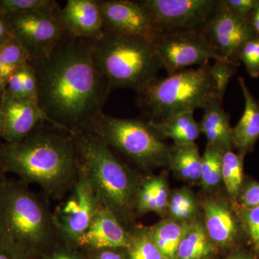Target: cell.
<instances>
[{
    "label": "cell",
    "instance_id": "cell-1",
    "mask_svg": "<svg viewBox=\"0 0 259 259\" xmlns=\"http://www.w3.org/2000/svg\"><path fill=\"white\" fill-rule=\"evenodd\" d=\"M93 41L66 34L47 56L29 63L44 120L73 136L92 131L112 90L95 64Z\"/></svg>",
    "mask_w": 259,
    "mask_h": 259
},
{
    "label": "cell",
    "instance_id": "cell-2",
    "mask_svg": "<svg viewBox=\"0 0 259 259\" xmlns=\"http://www.w3.org/2000/svg\"><path fill=\"white\" fill-rule=\"evenodd\" d=\"M0 163L5 174L38 186L48 199L54 201L69 194L79 174L74 136L47 121L22 141L0 144Z\"/></svg>",
    "mask_w": 259,
    "mask_h": 259
},
{
    "label": "cell",
    "instance_id": "cell-3",
    "mask_svg": "<svg viewBox=\"0 0 259 259\" xmlns=\"http://www.w3.org/2000/svg\"><path fill=\"white\" fill-rule=\"evenodd\" d=\"M0 239L24 259H37L58 241L49 199L21 181L0 189Z\"/></svg>",
    "mask_w": 259,
    "mask_h": 259
},
{
    "label": "cell",
    "instance_id": "cell-4",
    "mask_svg": "<svg viewBox=\"0 0 259 259\" xmlns=\"http://www.w3.org/2000/svg\"><path fill=\"white\" fill-rule=\"evenodd\" d=\"M74 136L79 169L88 177L100 203L124 226L132 223L136 214L135 201L141 180L95 133Z\"/></svg>",
    "mask_w": 259,
    "mask_h": 259
},
{
    "label": "cell",
    "instance_id": "cell-5",
    "mask_svg": "<svg viewBox=\"0 0 259 259\" xmlns=\"http://www.w3.org/2000/svg\"><path fill=\"white\" fill-rule=\"evenodd\" d=\"M136 93L140 108L153 122L203 110L214 99L223 101L209 64L155 78Z\"/></svg>",
    "mask_w": 259,
    "mask_h": 259
},
{
    "label": "cell",
    "instance_id": "cell-6",
    "mask_svg": "<svg viewBox=\"0 0 259 259\" xmlns=\"http://www.w3.org/2000/svg\"><path fill=\"white\" fill-rule=\"evenodd\" d=\"M92 50L97 69L112 90L129 88L138 93L162 69L153 42L144 37L104 32L93 40Z\"/></svg>",
    "mask_w": 259,
    "mask_h": 259
},
{
    "label": "cell",
    "instance_id": "cell-7",
    "mask_svg": "<svg viewBox=\"0 0 259 259\" xmlns=\"http://www.w3.org/2000/svg\"><path fill=\"white\" fill-rule=\"evenodd\" d=\"M92 131L143 169L168 165L170 147L148 122L103 113Z\"/></svg>",
    "mask_w": 259,
    "mask_h": 259
},
{
    "label": "cell",
    "instance_id": "cell-8",
    "mask_svg": "<svg viewBox=\"0 0 259 259\" xmlns=\"http://www.w3.org/2000/svg\"><path fill=\"white\" fill-rule=\"evenodd\" d=\"M101 205L88 177L79 169L74 187L53 211L58 241L78 247Z\"/></svg>",
    "mask_w": 259,
    "mask_h": 259
},
{
    "label": "cell",
    "instance_id": "cell-9",
    "mask_svg": "<svg viewBox=\"0 0 259 259\" xmlns=\"http://www.w3.org/2000/svg\"><path fill=\"white\" fill-rule=\"evenodd\" d=\"M60 6L8 17L10 30L25 47L31 61L47 56L66 34Z\"/></svg>",
    "mask_w": 259,
    "mask_h": 259
},
{
    "label": "cell",
    "instance_id": "cell-10",
    "mask_svg": "<svg viewBox=\"0 0 259 259\" xmlns=\"http://www.w3.org/2000/svg\"><path fill=\"white\" fill-rule=\"evenodd\" d=\"M220 0H139L152 19L159 35L202 32Z\"/></svg>",
    "mask_w": 259,
    "mask_h": 259
},
{
    "label": "cell",
    "instance_id": "cell-11",
    "mask_svg": "<svg viewBox=\"0 0 259 259\" xmlns=\"http://www.w3.org/2000/svg\"><path fill=\"white\" fill-rule=\"evenodd\" d=\"M162 69L168 75L191 66H204L209 60L223 61L214 52L201 32L162 34L153 41Z\"/></svg>",
    "mask_w": 259,
    "mask_h": 259
},
{
    "label": "cell",
    "instance_id": "cell-12",
    "mask_svg": "<svg viewBox=\"0 0 259 259\" xmlns=\"http://www.w3.org/2000/svg\"><path fill=\"white\" fill-rule=\"evenodd\" d=\"M201 32L223 61L237 66H240L238 55L242 47L258 37L250 25L249 18L232 13L223 0H220L212 18Z\"/></svg>",
    "mask_w": 259,
    "mask_h": 259
},
{
    "label": "cell",
    "instance_id": "cell-13",
    "mask_svg": "<svg viewBox=\"0 0 259 259\" xmlns=\"http://www.w3.org/2000/svg\"><path fill=\"white\" fill-rule=\"evenodd\" d=\"M104 32L141 37L153 41L159 35L152 19L139 1L99 0Z\"/></svg>",
    "mask_w": 259,
    "mask_h": 259
},
{
    "label": "cell",
    "instance_id": "cell-14",
    "mask_svg": "<svg viewBox=\"0 0 259 259\" xmlns=\"http://www.w3.org/2000/svg\"><path fill=\"white\" fill-rule=\"evenodd\" d=\"M0 109L4 121L2 139L5 142L22 141L45 121L36 101L14 96L7 90L0 98Z\"/></svg>",
    "mask_w": 259,
    "mask_h": 259
},
{
    "label": "cell",
    "instance_id": "cell-15",
    "mask_svg": "<svg viewBox=\"0 0 259 259\" xmlns=\"http://www.w3.org/2000/svg\"><path fill=\"white\" fill-rule=\"evenodd\" d=\"M131 234L115 214L101 205L78 242L83 250L125 249Z\"/></svg>",
    "mask_w": 259,
    "mask_h": 259
},
{
    "label": "cell",
    "instance_id": "cell-16",
    "mask_svg": "<svg viewBox=\"0 0 259 259\" xmlns=\"http://www.w3.org/2000/svg\"><path fill=\"white\" fill-rule=\"evenodd\" d=\"M61 23L72 36L96 40L103 35L99 0H68L60 10Z\"/></svg>",
    "mask_w": 259,
    "mask_h": 259
},
{
    "label": "cell",
    "instance_id": "cell-17",
    "mask_svg": "<svg viewBox=\"0 0 259 259\" xmlns=\"http://www.w3.org/2000/svg\"><path fill=\"white\" fill-rule=\"evenodd\" d=\"M204 228L218 249L231 246L238 236V225L228 204L219 199L209 198L202 204Z\"/></svg>",
    "mask_w": 259,
    "mask_h": 259
},
{
    "label": "cell",
    "instance_id": "cell-18",
    "mask_svg": "<svg viewBox=\"0 0 259 259\" xmlns=\"http://www.w3.org/2000/svg\"><path fill=\"white\" fill-rule=\"evenodd\" d=\"M245 106L243 115L235 127H232L233 145L241 154L251 151L259 139V101L250 93L243 78H238Z\"/></svg>",
    "mask_w": 259,
    "mask_h": 259
},
{
    "label": "cell",
    "instance_id": "cell-19",
    "mask_svg": "<svg viewBox=\"0 0 259 259\" xmlns=\"http://www.w3.org/2000/svg\"><path fill=\"white\" fill-rule=\"evenodd\" d=\"M199 122L200 133L207 139V144L216 146L224 152L232 150L233 145L229 115L223 108V100L214 99L203 109Z\"/></svg>",
    "mask_w": 259,
    "mask_h": 259
},
{
    "label": "cell",
    "instance_id": "cell-20",
    "mask_svg": "<svg viewBox=\"0 0 259 259\" xmlns=\"http://www.w3.org/2000/svg\"><path fill=\"white\" fill-rule=\"evenodd\" d=\"M170 192L166 180L162 176L148 177L140 181L135 201L136 214L167 212Z\"/></svg>",
    "mask_w": 259,
    "mask_h": 259
},
{
    "label": "cell",
    "instance_id": "cell-21",
    "mask_svg": "<svg viewBox=\"0 0 259 259\" xmlns=\"http://www.w3.org/2000/svg\"><path fill=\"white\" fill-rule=\"evenodd\" d=\"M148 122L162 138L171 139L176 144H193L200 134L199 123L192 112L180 114L159 122Z\"/></svg>",
    "mask_w": 259,
    "mask_h": 259
},
{
    "label": "cell",
    "instance_id": "cell-22",
    "mask_svg": "<svg viewBox=\"0 0 259 259\" xmlns=\"http://www.w3.org/2000/svg\"><path fill=\"white\" fill-rule=\"evenodd\" d=\"M218 251L204 225L195 221L190 223L180 242L177 259H212Z\"/></svg>",
    "mask_w": 259,
    "mask_h": 259
},
{
    "label": "cell",
    "instance_id": "cell-23",
    "mask_svg": "<svg viewBox=\"0 0 259 259\" xmlns=\"http://www.w3.org/2000/svg\"><path fill=\"white\" fill-rule=\"evenodd\" d=\"M168 166L182 180L190 182L200 181L202 156L197 145L174 144L170 147Z\"/></svg>",
    "mask_w": 259,
    "mask_h": 259
},
{
    "label": "cell",
    "instance_id": "cell-24",
    "mask_svg": "<svg viewBox=\"0 0 259 259\" xmlns=\"http://www.w3.org/2000/svg\"><path fill=\"white\" fill-rule=\"evenodd\" d=\"M190 225L168 218L148 228L151 239L163 258L177 259L179 245Z\"/></svg>",
    "mask_w": 259,
    "mask_h": 259
},
{
    "label": "cell",
    "instance_id": "cell-25",
    "mask_svg": "<svg viewBox=\"0 0 259 259\" xmlns=\"http://www.w3.org/2000/svg\"><path fill=\"white\" fill-rule=\"evenodd\" d=\"M198 212V202L190 189L182 187L170 192L167 208L170 219L191 223L195 221Z\"/></svg>",
    "mask_w": 259,
    "mask_h": 259
},
{
    "label": "cell",
    "instance_id": "cell-26",
    "mask_svg": "<svg viewBox=\"0 0 259 259\" xmlns=\"http://www.w3.org/2000/svg\"><path fill=\"white\" fill-rule=\"evenodd\" d=\"M243 156L232 150L223 153L222 181L227 192L232 198H236L241 192L243 180Z\"/></svg>",
    "mask_w": 259,
    "mask_h": 259
},
{
    "label": "cell",
    "instance_id": "cell-27",
    "mask_svg": "<svg viewBox=\"0 0 259 259\" xmlns=\"http://www.w3.org/2000/svg\"><path fill=\"white\" fill-rule=\"evenodd\" d=\"M130 231L131 240L125 253L128 259H164L150 236L148 228L136 226Z\"/></svg>",
    "mask_w": 259,
    "mask_h": 259
},
{
    "label": "cell",
    "instance_id": "cell-28",
    "mask_svg": "<svg viewBox=\"0 0 259 259\" xmlns=\"http://www.w3.org/2000/svg\"><path fill=\"white\" fill-rule=\"evenodd\" d=\"M224 151L207 144L202 156L201 184L206 190L217 187L222 182V161Z\"/></svg>",
    "mask_w": 259,
    "mask_h": 259
},
{
    "label": "cell",
    "instance_id": "cell-29",
    "mask_svg": "<svg viewBox=\"0 0 259 259\" xmlns=\"http://www.w3.org/2000/svg\"><path fill=\"white\" fill-rule=\"evenodd\" d=\"M59 6L54 0H0V14L8 17Z\"/></svg>",
    "mask_w": 259,
    "mask_h": 259
},
{
    "label": "cell",
    "instance_id": "cell-30",
    "mask_svg": "<svg viewBox=\"0 0 259 259\" xmlns=\"http://www.w3.org/2000/svg\"><path fill=\"white\" fill-rule=\"evenodd\" d=\"M0 56L5 64L15 69H20L30 61L28 51L13 35L0 48Z\"/></svg>",
    "mask_w": 259,
    "mask_h": 259
},
{
    "label": "cell",
    "instance_id": "cell-31",
    "mask_svg": "<svg viewBox=\"0 0 259 259\" xmlns=\"http://www.w3.org/2000/svg\"><path fill=\"white\" fill-rule=\"evenodd\" d=\"M238 59L244 64L248 74L252 78L259 76V37H254L244 44L240 51Z\"/></svg>",
    "mask_w": 259,
    "mask_h": 259
},
{
    "label": "cell",
    "instance_id": "cell-32",
    "mask_svg": "<svg viewBox=\"0 0 259 259\" xmlns=\"http://www.w3.org/2000/svg\"><path fill=\"white\" fill-rule=\"evenodd\" d=\"M37 259H88L84 251L79 247L58 241Z\"/></svg>",
    "mask_w": 259,
    "mask_h": 259
},
{
    "label": "cell",
    "instance_id": "cell-33",
    "mask_svg": "<svg viewBox=\"0 0 259 259\" xmlns=\"http://www.w3.org/2000/svg\"><path fill=\"white\" fill-rule=\"evenodd\" d=\"M238 66L226 61H214L212 65L213 74L217 81L220 95L223 98L228 83L236 74Z\"/></svg>",
    "mask_w": 259,
    "mask_h": 259
},
{
    "label": "cell",
    "instance_id": "cell-34",
    "mask_svg": "<svg viewBox=\"0 0 259 259\" xmlns=\"http://www.w3.org/2000/svg\"><path fill=\"white\" fill-rule=\"evenodd\" d=\"M242 216L254 248L259 251V206L244 208Z\"/></svg>",
    "mask_w": 259,
    "mask_h": 259
},
{
    "label": "cell",
    "instance_id": "cell-35",
    "mask_svg": "<svg viewBox=\"0 0 259 259\" xmlns=\"http://www.w3.org/2000/svg\"><path fill=\"white\" fill-rule=\"evenodd\" d=\"M27 98L37 102V83L35 70L30 64L20 69Z\"/></svg>",
    "mask_w": 259,
    "mask_h": 259
},
{
    "label": "cell",
    "instance_id": "cell-36",
    "mask_svg": "<svg viewBox=\"0 0 259 259\" xmlns=\"http://www.w3.org/2000/svg\"><path fill=\"white\" fill-rule=\"evenodd\" d=\"M228 9L238 16L248 18L258 0H223Z\"/></svg>",
    "mask_w": 259,
    "mask_h": 259
},
{
    "label": "cell",
    "instance_id": "cell-37",
    "mask_svg": "<svg viewBox=\"0 0 259 259\" xmlns=\"http://www.w3.org/2000/svg\"><path fill=\"white\" fill-rule=\"evenodd\" d=\"M240 201L243 207H258L259 206V184L251 183L245 187L240 197Z\"/></svg>",
    "mask_w": 259,
    "mask_h": 259
},
{
    "label": "cell",
    "instance_id": "cell-38",
    "mask_svg": "<svg viewBox=\"0 0 259 259\" xmlns=\"http://www.w3.org/2000/svg\"><path fill=\"white\" fill-rule=\"evenodd\" d=\"M88 259H128L125 249L83 250Z\"/></svg>",
    "mask_w": 259,
    "mask_h": 259
},
{
    "label": "cell",
    "instance_id": "cell-39",
    "mask_svg": "<svg viewBox=\"0 0 259 259\" xmlns=\"http://www.w3.org/2000/svg\"><path fill=\"white\" fill-rule=\"evenodd\" d=\"M7 83H8V85H7V91H8V93L12 94V95H14V96L27 98L20 69L16 70V71L8 78Z\"/></svg>",
    "mask_w": 259,
    "mask_h": 259
},
{
    "label": "cell",
    "instance_id": "cell-40",
    "mask_svg": "<svg viewBox=\"0 0 259 259\" xmlns=\"http://www.w3.org/2000/svg\"><path fill=\"white\" fill-rule=\"evenodd\" d=\"M13 36L6 17L0 14V48Z\"/></svg>",
    "mask_w": 259,
    "mask_h": 259
},
{
    "label": "cell",
    "instance_id": "cell-41",
    "mask_svg": "<svg viewBox=\"0 0 259 259\" xmlns=\"http://www.w3.org/2000/svg\"><path fill=\"white\" fill-rule=\"evenodd\" d=\"M0 259H24L0 239Z\"/></svg>",
    "mask_w": 259,
    "mask_h": 259
},
{
    "label": "cell",
    "instance_id": "cell-42",
    "mask_svg": "<svg viewBox=\"0 0 259 259\" xmlns=\"http://www.w3.org/2000/svg\"><path fill=\"white\" fill-rule=\"evenodd\" d=\"M249 21L253 31L259 37V0L258 4L249 16Z\"/></svg>",
    "mask_w": 259,
    "mask_h": 259
},
{
    "label": "cell",
    "instance_id": "cell-43",
    "mask_svg": "<svg viewBox=\"0 0 259 259\" xmlns=\"http://www.w3.org/2000/svg\"><path fill=\"white\" fill-rule=\"evenodd\" d=\"M18 69H15L11 66H8L5 64L0 56V78L2 79L7 80L8 81V78L11 76L15 71Z\"/></svg>",
    "mask_w": 259,
    "mask_h": 259
},
{
    "label": "cell",
    "instance_id": "cell-44",
    "mask_svg": "<svg viewBox=\"0 0 259 259\" xmlns=\"http://www.w3.org/2000/svg\"><path fill=\"white\" fill-rule=\"evenodd\" d=\"M226 259H254L253 257L250 256V255L246 254V253H241V252H238V253H233L231 255L228 257Z\"/></svg>",
    "mask_w": 259,
    "mask_h": 259
},
{
    "label": "cell",
    "instance_id": "cell-45",
    "mask_svg": "<svg viewBox=\"0 0 259 259\" xmlns=\"http://www.w3.org/2000/svg\"><path fill=\"white\" fill-rule=\"evenodd\" d=\"M7 81H8L7 80L0 78V98L3 96V95L6 92L7 85H8Z\"/></svg>",
    "mask_w": 259,
    "mask_h": 259
},
{
    "label": "cell",
    "instance_id": "cell-46",
    "mask_svg": "<svg viewBox=\"0 0 259 259\" xmlns=\"http://www.w3.org/2000/svg\"><path fill=\"white\" fill-rule=\"evenodd\" d=\"M3 131H4V121H3V113L0 109V139L3 137Z\"/></svg>",
    "mask_w": 259,
    "mask_h": 259
},
{
    "label": "cell",
    "instance_id": "cell-47",
    "mask_svg": "<svg viewBox=\"0 0 259 259\" xmlns=\"http://www.w3.org/2000/svg\"><path fill=\"white\" fill-rule=\"evenodd\" d=\"M5 179H6V177H5V174H2V175H0V189H1L2 185H3Z\"/></svg>",
    "mask_w": 259,
    "mask_h": 259
},
{
    "label": "cell",
    "instance_id": "cell-48",
    "mask_svg": "<svg viewBox=\"0 0 259 259\" xmlns=\"http://www.w3.org/2000/svg\"><path fill=\"white\" fill-rule=\"evenodd\" d=\"M2 174H5V172L3 171V168H2L1 163H0V175H2Z\"/></svg>",
    "mask_w": 259,
    "mask_h": 259
}]
</instances>
